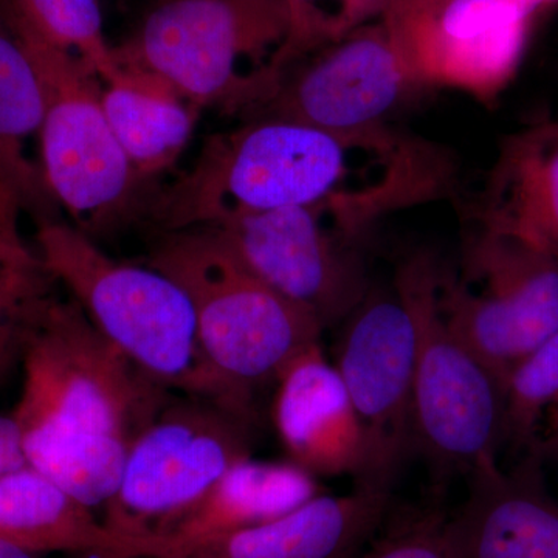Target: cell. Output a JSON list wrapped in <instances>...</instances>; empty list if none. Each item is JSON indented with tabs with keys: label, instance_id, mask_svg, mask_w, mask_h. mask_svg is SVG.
I'll return each instance as SVG.
<instances>
[{
	"label": "cell",
	"instance_id": "6da1fadb",
	"mask_svg": "<svg viewBox=\"0 0 558 558\" xmlns=\"http://www.w3.org/2000/svg\"><path fill=\"white\" fill-rule=\"evenodd\" d=\"M21 369L13 416L27 464L90 509L105 508L132 442L175 392L143 373L58 289L40 311Z\"/></svg>",
	"mask_w": 558,
	"mask_h": 558
},
{
	"label": "cell",
	"instance_id": "7a4b0ae2",
	"mask_svg": "<svg viewBox=\"0 0 558 558\" xmlns=\"http://www.w3.org/2000/svg\"><path fill=\"white\" fill-rule=\"evenodd\" d=\"M402 172V150L388 128L332 132L255 119L208 138L150 215L161 234L312 205L374 215L392 199Z\"/></svg>",
	"mask_w": 558,
	"mask_h": 558
},
{
	"label": "cell",
	"instance_id": "3957f363",
	"mask_svg": "<svg viewBox=\"0 0 558 558\" xmlns=\"http://www.w3.org/2000/svg\"><path fill=\"white\" fill-rule=\"evenodd\" d=\"M36 255L106 339L175 395L205 399L253 422L202 347L193 304L167 275L110 258L58 219L36 223Z\"/></svg>",
	"mask_w": 558,
	"mask_h": 558
},
{
	"label": "cell",
	"instance_id": "277c9868",
	"mask_svg": "<svg viewBox=\"0 0 558 558\" xmlns=\"http://www.w3.org/2000/svg\"><path fill=\"white\" fill-rule=\"evenodd\" d=\"M288 0H160L117 64L196 106L255 113L290 64Z\"/></svg>",
	"mask_w": 558,
	"mask_h": 558
},
{
	"label": "cell",
	"instance_id": "5b68a950",
	"mask_svg": "<svg viewBox=\"0 0 558 558\" xmlns=\"http://www.w3.org/2000/svg\"><path fill=\"white\" fill-rule=\"evenodd\" d=\"M148 266L189 295L213 369L252 417L260 389L322 343L317 318L256 277L211 227L163 233Z\"/></svg>",
	"mask_w": 558,
	"mask_h": 558
},
{
	"label": "cell",
	"instance_id": "8992f818",
	"mask_svg": "<svg viewBox=\"0 0 558 558\" xmlns=\"http://www.w3.org/2000/svg\"><path fill=\"white\" fill-rule=\"evenodd\" d=\"M439 263L407 259L395 288L416 328L414 447L442 473H465L497 461L502 446V389L450 328L438 301Z\"/></svg>",
	"mask_w": 558,
	"mask_h": 558
},
{
	"label": "cell",
	"instance_id": "52a82bcc",
	"mask_svg": "<svg viewBox=\"0 0 558 558\" xmlns=\"http://www.w3.org/2000/svg\"><path fill=\"white\" fill-rule=\"evenodd\" d=\"M13 32L43 86L40 167L51 196L87 236L120 226L134 213L145 182L110 128L100 76L78 54Z\"/></svg>",
	"mask_w": 558,
	"mask_h": 558
},
{
	"label": "cell",
	"instance_id": "ba28073f",
	"mask_svg": "<svg viewBox=\"0 0 558 558\" xmlns=\"http://www.w3.org/2000/svg\"><path fill=\"white\" fill-rule=\"evenodd\" d=\"M438 301L450 328L502 389L558 332V259L476 223L462 244L459 270L439 264Z\"/></svg>",
	"mask_w": 558,
	"mask_h": 558
},
{
	"label": "cell",
	"instance_id": "9c48e42d",
	"mask_svg": "<svg viewBox=\"0 0 558 558\" xmlns=\"http://www.w3.org/2000/svg\"><path fill=\"white\" fill-rule=\"evenodd\" d=\"M252 422L191 396L172 395L132 442L105 523L159 550V538L227 470L250 457ZM149 557V558H150Z\"/></svg>",
	"mask_w": 558,
	"mask_h": 558
},
{
	"label": "cell",
	"instance_id": "30bf717a",
	"mask_svg": "<svg viewBox=\"0 0 558 558\" xmlns=\"http://www.w3.org/2000/svg\"><path fill=\"white\" fill-rule=\"evenodd\" d=\"M267 286L314 315L323 329L368 295L359 234L325 205L234 216L211 226Z\"/></svg>",
	"mask_w": 558,
	"mask_h": 558
},
{
	"label": "cell",
	"instance_id": "8fae6325",
	"mask_svg": "<svg viewBox=\"0 0 558 558\" xmlns=\"http://www.w3.org/2000/svg\"><path fill=\"white\" fill-rule=\"evenodd\" d=\"M531 13L519 0H388L385 25L418 84L490 101L519 69Z\"/></svg>",
	"mask_w": 558,
	"mask_h": 558
},
{
	"label": "cell",
	"instance_id": "7c38bea8",
	"mask_svg": "<svg viewBox=\"0 0 558 558\" xmlns=\"http://www.w3.org/2000/svg\"><path fill=\"white\" fill-rule=\"evenodd\" d=\"M414 357L416 328L409 304L396 288L369 290L347 318L333 363L365 439L357 480L395 483L414 447Z\"/></svg>",
	"mask_w": 558,
	"mask_h": 558
},
{
	"label": "cell",
	"instance_id": "4fadbf2b",
	"mask_svg": "<svg viewBox=\"0 0 558 558\" xmlns=\"http://www.w3.org/2000/svg\"><path fill=\"white\" fill-rule=\"evenodd\" d=\"M417 81L387 25L349 33L319 57L286 70L253 117L352 132L384 126L385 117Z\"/></svg>",
	"mask_w": 558,
	"mask_h": 558
},
{
	"label": "cell",
	"instance_id": "5bb4252c",
	"mask_svg": "<svg viewBox=\"0 0 558 558\" xmlns=\"http://www.w3.org/2000/svg\"><path fill=\"white\" fill-rule=\"evenodd\" d=\"M543 458L515 468L487 462L469 475V495L447 519L450 558H558V502L543 476Z\"/></svg>",
	"mask_w": 558,
	"mask_h": 558
},
{
	"label": "cell",
	"instance_id": "9a60e30c",
	"mask_svg": "<svg viewBox=\"0 0 558 558\" xmlns=\"http://www.w3.org/2000/svg\"><path fill=\"white\" fill-rule=\"evenodd\" d=\"M391 488L357 480L347 494H319L277 520L153 558H354L385 520Z\"/></svg>",
	"mask_w": 558,
	"mask_h": 558
},
{
	"label": "cell",
	"instance_id": "2e32d148",
	"mask_svg": "<svg viewBox=\"0 0 558 558\" xmlns=\"http://www.w3.org/2000/svg\"><path fill=\"white\" fill-rule=\"evenodd\" d=\"M271 413L289 462L296 468L315 478L362 475V425L322 343L301 352L282 371Z\"/></svg>",
	"mask_w": 558,
	"mask_h": 558
},
{
	"label": "cell",
	"instance_id": "e0dca14e",
	"mask_svg": "<svg viewBox=\"0 0 558 558\" xmlns=\"http://www.w3.org/2000/svg\"><path fill=\"white\" fill-rule=\"evenodd\" d=\"M44 92L27 50L0 10V238L22 241L20 219H57L43 167L31 154L40 134Z\"/></svg>",
	"mask_w": 558,
	"mask_h": 558
},
{
	"label": "cell",
	"instance_id": "ac0fdd59",
	"mask_svg": "<svg viewBox=\"0 0 558 558\" xmlns=\"http://www.w3.org/2000/svg\"><path fill=\"white\" fill-rule=\"evenodd\" d=\"M475 222L558 259V121L509 135L488 171Z\"/></svg>",
	"mask_w": 558,
	"mask_h": 558
},
{
	"label": "cell",
	"instance_id": "d6986e66",
	"mask_svg": "<svg viewBox=\"0 0 558 558\" xmlns=\"http://www.w3.org/2000/svg\"><path fill=\"white\" fill-rule=\"evenodd\" d=\"M0 537L39 556H153L149 545L117 534L94 509L28 464L0 475Z\"/></svg>",
	"mask_w": 558,
	"mask_h": 558
},
{
	"label": "cell",
	"instance_id": "ffe728a7",
	"mask_svg": "<svg viewBox=\"0 0 558 558\" xmlns=\"http://www.w3.org/2000/svg\"><path fill=\"white\" fill-rule=\"evenodd\" d=\"M323 494L317 478L292 462L242 459L159 538L156 556L277 520ZM153 558V557H150Z\"/></svg>",
	"mask_w": 558,
	"mask_h": 558
},
{
	"label": "cell",
	"instance_id": "44dd1931",
	"mask_svg": "<svg viewBox=\"0 0 558 558\" xmlns=\"http://www.w3.org/2000/svg\"><path fill=\"white\" fill-rule=\"evenodd\" d=\"M101 101L113 134L143 182L174 163L196 123V106L149 76L123 72L119 83L102 90Z\"/></svg>",
	"mask_w": 558,
	"mask_h": 558
},
{
	"label": "cell",
	"instance_id": "7402d4cb",
	"mask_svg": "<svg viewBox=\"0 0 558 558\" xmlns=\"http://www.w3.org/2000/svg\"><path fill=\"white\" fill-rule=\"evenodd\" d=\"M558 454V332L517 366L502 388V446Z\"/></svg>",
	"mask_w": 558,
	"mask_h": 558
},
{
	"label": "cell",
	"instance_id": "603a6c76",
	"mask_svg": "<svg viewBox=\"0 0 558 558\" xmlns=\"http://www.w3.org/2000/svg\"><path fill=\"white\" fill-rule=\"evenodd\" d=\"M14 31L83 58L108 86L123 72L102 32L100 0H0Z\"/></svg>",
	"mask_w": 558,
	"mask_h": 558
},
{
	"label": "cell",
	"instance_id": "cb8c5ba5",
	"mask_svg": "<svg viewBox=\"0 0 558 558\" xmlns=\"http://www.w3.org/2000/svg\"><path fill=\"white\" fill-rule=\"evenodd\" d=\"M58 286L24 240L0 238V385L21 368L40 311Z\"/></svg>",
	"mask_w": 558,
	"mask_h": 558
},
{
	"label": "cell",
	"instance_id": "d4e9b609",
	"mask_svg": "<svg viewBox=\"0 0 558 558\" xmlns=\"http://www.w3.org/2000/svg\"><path fill=\"white\" fill-rule=\"evenodd\" d=\"M354 558H450L447 519L438 512L410 517L389 527Z\"/></svg>",
	"mask_w": 558,
	"mask_h": 558
},
{
	"label": "cell",
	"instance_id": "484cf974",
	"mask_svg": "<svg viewBox=\"0 0 558 558\" xmlns=\"http://www.w3.org/2000/svg\"><path fill=\"white\" fill-rule=\"evenodd\" d=\"M27 465L20 425L13 413L0 414V475Z\"/></svg>",
	"mask_w": 558,
	"mask_h": 558
},
{
	"label": "cell",
	"instance_id": "4316f807",
	"mask_svg": "<svg viewBox=\"0 0 558 558\" xmlns=\"http://www.w3.org/2000/svg\"><path fill=\"white\" fill-rule=\"evenodd\" d=\"M0 558H39V554L21 548L9 539L0 537Z\"/></svg>",
	"mask_w": 558,
	"mask_h": 558
},
{
	"label": "cell",
	"instance_id": "83f0119b",
	"mask_svg": "<svg viewBox=\"0 0 558 558\" xmlns=\"http://www.w3.org/2000/svg\"><path fill=\"white\" fill-rule=\"evenodd\" d=\"M374 11H387L388 0H363Z\"/></svg>",
	"mask_w": 558,
	"mask_h": 558
},
{
	"label": "cell",
	"instance_id": "f1b7e54d",
	"mask_svg": "<svg viewBox=\"0 0 558 558\" xmlns=\"http://www.w3.org/2000/svg\"><path fill=\"white\" fill-rule=\"evenodd\" d=\"M523 2L529 10L534 11L537 7L542 5V3L550 2V0H523Z\"/></svg>",
	"mask_w": 558,
	"mask_h": 558
}]
</instances>
